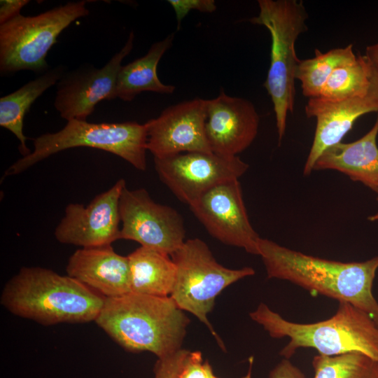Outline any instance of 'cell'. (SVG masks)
Listing matches in <instances>:
<instances>
[{"instance_id": "23", "label": "cell", "mask_w": 378, "mask_h": 378, "mask_svg": "<svg viewBox=\"0 0 378 378\" xmlns=\"http://www.w3.org/2000/svg\"><path fill=\"white\" fill-rule=\"evenodd\" d=\"M374 64L364 55L337 67L330 76L319 97L340 100L365 94L371 85Z\"/></svg>"}, {"instance_id": "19", "label": "cell", "mask_w": 378, "mask_h": 378, "mask_svg": "<svg viewBox=\"0 0 378 378\" xmlns=\"http://www.w3.org/2000/svg\"><path fill=\"white\" fill-rule=\"evenodd\" d=\"M174 33L154 43L143 57L121 66L117 77L115 95L130 102L142 92L172 94L174 85L162 83L158 77L157 66L165 52L172 46Z\"/></svg>"}, {"instance_id": "27", "label": "cell", "mask_w": 378, "mask_h": 378, "mask_svg": "<svg viewBox=\"0 0 378 378\" xmlns=\"http://www.w3.org/2000/svg\"><path fill=\"white\" fill-rule=\"evenodd\" d=\"M214 372L208 361H203L200 351H190L181 378H211Z\"/></svg>"}, {"instance_id": "9", "label": "cell", "mask_w": 378, "mask_h": 378, "mask_svg": "<svg viewBox=\"0 0 378 378\" xmlns=\"http://www.w3.org/2000/svg\"><path fill=\"white\" fill-rule=\"evenodd\" d=\"M119 211L120 239L132 240L171 256L184 243L183 218L174 208L156 203L144 188H123Z\"/></svg>"}, {"instance_id": "22", "label": "cell", "mask_w": 378, "mask_h": 378, "mask_svg": "<svg viewBox=\"0 0 378 378\" xmlns=\"http://www.w3.org/2000/svg\"><path fill=\"white\" fill-rule=\"evenodd\" d=\"M356 56L353 51V44H349L326 52L316 49L314 57L300 59L295 79L300 82L303 95L309 99L319 97L333 71L337 67L354 61Z\"/></svg>"}, {"instance_id": "8", "label": "cell", "mask_w": 378, "mask_h": 378, "mask_svg": "<svg viewBox=\"0 0 378 378\" xmlns=\"http://www.w3.org/2000/svg\"><path fill=\"white\" fill-rule=\"evenodd\" d=\"M86 1H70L34 16L21 14L0 24V72L29 70L43 74L46 57L71 22L89 14Z\"/></svg>"}, {"instance_id": "11", "label": "cell", "mask_w": 378, "mask_h": 378, "mask_svg": "<svg viewBox=\"0 0 378 378\" xmlns=\"http://www.w3.org/2000/svg\"><path fill=\"white\" fill-rule=\"evenodd\" d=\"M189 206L213 237L226 245L259 255L261 237L249 220L239 179L214 186Z\"/></svg>"}, {"instance_id": "4", "label": "cell", "mask_w": 378, "mask_h": 378, "mask_svg": "<svg viewBox=\"0 0 378 378\" xmlns=\"http://www.w3.org/2000/svg\"><path fill=\"white\" fill-rule=\"evenodd\" d=\"M273 338H289L279 355L290 359L300 348H312L318 354L336 356L361 353L378 361V326L365 312L341 302L335 314L328 319L300 323L288 321L260 303L249 314Z\"/></svg>"}, {"instance_id": "1", "label": "cell", "mask_w": 378, "mask_h": 378, "mask_svg": "<svg viewBox=\"0 0 378 378\" xmlns=\"http://www.w3.org/2000/svg\"><path fill=\"white\" fill-rule=\"evenodd\" d=\"M259 255L268 279L288 281L312 294L344 302L367 313L378 326V302L372 286L378 255L362 262L327 260L260 238Z\"/></svg>"}, {"instance_id": "12", "label": "cell", "mask_w": 378, "mask_h": 378, "mask_svg": "<svg viewBox=\"0 0 378 378\" xmlns=\"http://www.w3.org/2000/svg\"><path fill=\"white\" fill-rule=\"evenodd\" d=\"M134 38L132 31L124 46L103 67L85 64L64 74L57 83L54 102L62 118L86 120L99 102L116 98L118 74L122 60L133 48Z\"/></svg>"}, {"instance_id": "25", "label": "cell", "mask_w": 378, "mask_h": 378, "mask_svg": "<svg viewBox=\"0 0 378 378\" xmlns=\"http://www.w3.org/2000/svg\"><path fill=\"white\" fill-rule=\"evenodd\" d=\"M189 353L181 349L169 356L158 358L153 368L154 378H181Z\"/></svg>"}, {"instance_id": "16", "label": "cell", "mask_w": 378, "mask_h": 378, "mask_svg": "<svg viewBox=\"0 0 378 378\" xmlns=\"http://www.w3.org/2000/svg\"><path fill=\"white\" fill-rule=\"evenodd\" d=\"M260 118L248 99L219 94L207 99L205 134L212 153L226 157L237 156L255 139Z\"/></svg>"}, {"instance_id": "17", "label": "cell", "mask_w": 378, "mask_h": 378, "mask_svg": "<svg viewBox=\"0 0 378 378\" xmlns=\"http://www.w3.org/2000/svg\"><path fill=\"white\" fill-rule=\"evenodd\" d=\"M66 271L106 298L131 292L128 257L117 253L111 245L78 249L69 257Z\"/></svg>"}, {"instance_id": "31", "label": "cell", "mask_w": 378, "mask_h": 378, "mask_svg": "<svg viewBox=\"0 0 378 378\" xmlns=\"http://www.w3.org/2000/svg\"><path fill=\"white\" fill-rule=\"evenodd\" d=\"M375 193L377 194V200L378 201V188H377V191L375 192ZM368 219L370 222L378 221V211L376 212L375 214H372V215L369 216Z\"/></svg>"}, {"instance_id": "3", "label": "cell", "mask_w": 378, "mask_h": 378, "mask_svg": "<svg viewBox=\"0 0 378 378\" xmlns=\"http://www.w3.org/2000/svg\"><path fill=\"white\" fill-rule=\"evenodd\" d=\"M105 298L66 275L24 267L5 284L1 304L11 314L41 325L95 321Z\"/></svg>"}, {"instance_id": "7", "label": "cell", "mask_w": 378, "mask_h": 378, "mask_svg": "<svg viewBox=\"0 0 378 378\" xmlns=\"http://www.w3.org/2000/svg\"><path fill=\"white\" fill-rule=\"evenodd\" d=\"M171 258L176 267V276L170 297L181 309L195 315L206 325L220 347L225 351L207 315L223 289L255 274V270L250 267L234 270L221 265L207 244L198 238L186 240Z\"/></svg>"}, {"instance_id": "10", "label": "cell", "mask_w": 378, "mask_h": 378, "mask_svg": "<svg viewBox=\"0 0 378 378\" xmlns=\"http://www.w3.org/2000/svg\"><path fill=\"white\" fill-rule=\"evenodd\" d=\"M154 165L162 182L188 206L214 186L239 179L249 167L239 156L202 152L154 158Z\"/></svg>"}, {"instance_id": "15", "label": "cell", "mask_w": 378, "mask_h": 378, "mask_svg": "<svg viewBox=\"0 0 378 378\" xmlns=\"http://www.w3.org/2000/svg\"><path fill=\"white\" fill-rule=\"evenodd\" d=\"M304 111L307 118L316 120L313 142L303 169L304 175L307 176L314 171L320 155L329 147L342 142L358 118L378 112V66L374 64L371 85L365 94L340 100L310 98Z\"/></svg>"}, {"instance_id": "13", "label": "cell", "mask_w": 378, "mask_h": 378, "mask_svg": "<svg viewBox=\"0 0 378 378\" xmlns=\"http://www.w3.org/2000/svg\"><path fill=\"white\" fill-rule=\"evenodd\" d=\"M125 186V181L120 178L87 206L69 204L55 230L56 239L81 248L109 246L120 239L119 203Z\"/></svg>"}, {"instance_id": "26", "label": "cell", "mask_w": 378, "mask_h": 378, "mask_svg": "<svg viewBox=\"0 0 378 378\" xmlns=\"http://www.w3.org/2000/svg\"><path fill=\"white\" fill-rule=\"evenodd\" d=\"M167 2L175 12L178 30L181 27L182 20L191 10L203 13H213L216 10V2L214 0H169Z\"/></svg>"}, {"instance_id": "29", "label": "cell", "mask_w": 378, "mask_h": 378, "mask_svg": "<svg viewBox=\"0 0 378 378\" xmlns=\"http://www.w3.org/2000/svg\"><path fill=\"white\" fill-rule=\"evenodd\" d=\"M29 0H1L0 1V24L6 23L20 15L21 9Z\"/></svg>"}, {"instance_id": "21", "label": "cell", "mask_w": 378, "mask_h": 378, "mask_svg": "<svg viewBox=\"0 0 378 378\" xmlns=\"http://www.w3.org/2000/svg\"><path fill=\"white\" fill-rule=\"evenodd\" d=\"M64 68L63 65H58L48 69L0 99V125L11 132L18 139V149L22 157L31 153L26 144L27 137L23 133L24 118L34 101L47 89L58 83L66 72Z\"/></svg>"}, {"instance_id": "18", "label": "cell", "mask_w": 378, "mask_h": 378, "mask_svg": "<svg viewBox=\"0 0 378 378\" xmlns=\"http://www.w3.org/2000/svg\"><path fill=\"white\" fill-rule=\"evenodd\" d=\"M377 136L378 115L372 128L358 140L327 148L315 162L314 171H338L375 192L378 188Z\"/></svg>"}, {"instance_id": "30", "label": "cell", "mask_w": 378, "mask_h": 378, "mask_svg": "<svg viewBox=\"0 0 378 378\" xmlns=\"http://www.w3.org/2000/svg\"><path fill=\"white\" fill-rule=\"evenodd\" d=\"M365 55L371 61V62L378 66V42L375 44L369 46L365 49Z\"/></svg>"}, {"instance_id": "14", "label": "cell", "mask_w": 378, "mask_h": 378, "mask_svg": "<svg viewBox=\"0 0 378 378\" xmlns=\"http://www.w3.org/2000/svg\"><path fill=\"white\" fill-rule=\"evenodd\" d=\"M207 99L195 98L165 108L146 122L147 150L157 158L183 152L212 153L205 134Z\"/></svg>"}, {"instance_id": "20", "label": "cell", "mask_w": 378, "mask_h": 378, "mask_svg": "<svg viewBox=\"0 0 378 378\" xmlns=\"http://www.w3.org/2000/svg\"><path fill=\"white\" fill-rule=\"evenodd\" d=\"M131 292L156 297H169L173 291L176 267L171 256L140 246L127 255Z\"/></svg>"}, {"instance_id": "2", "label": "cell", "mask_w": 378, "mask_h": 378, "mask_svg": "<svg viewBox=\"0 0 378 378\" xmlns=\"http://www.w3.org/2000/svg\"><path fill=\"white\" fill-rule=\"evenodd\" d=\"M95 323L125 350L162 358L182 349L190 320L170 296L130 292L105 298Z\"/></svg>"}, {"instance_id": "6", "label": "cell", "mask_w": 378, "mask_h": 378, "mask_svg": "<svg viewBox=\"0 0 378 378\" xmlns=\"http://www.w3.org/2000/svg\"><path fill=\"white\" fill-rule=\"evenodd\" d=\"M147 141L146 123L134 121L90 123L86 120H70L59 131L35 138L33 151L13 164L4 177L20 174L58 152L80 146L111 153L136 169L145 171Z\"/></svg>"}, {"instance_id": "5", "label": "cell", "mask_w": 378, "mask_h": 378, "mask_svg": "<svg viewBox=\"0 0 378 378\" xmlns=\"http://www.w3.org/2000/svg\"><path fill=\"white\" fill-rule=\"evenodd\" d=\"M258 15L248 22L265 27L271 36L270 64L264 87L273 104L280 144L288 113L294 110L295 73L300 60L295 43L307 31L308 14L302 1L258 0Z\"/></svg>"}, {"instance_id": "28", "label": "cell", "mask_w": 378, "mask_h": 378, "mask_svg": "<svg viewBox=\"0 0 378 378\" xmlns=\"http://www.w3.org/2000/svg\"><path fill=\"white\" fill-rule=\"evenodd\" d=\"M269 378H306L303 372L289 359L283 358L269 373Z\"/></svg>"}, {"instance_id": "24", "label": "cell", "mask_w": 378, "mask_h": 378, "mask_svg": "<svg viewBox=\"0 0 378 378\" xmlns=\"http://www.w3.org/2000/svg\"><path fill=\"white\" fill-rule=\"evenodd\" d=\"M312 364L313 378H378V361L361 353L318 354Z\"/></svg>"}, {"instance_id": "32", "label": "cell", "mask_w": 378, "mask_h": 378, "mask_svg": "<svg viewBox=\"0 0 378 378\" xmlns=\"http://www.w3.org/2000/svg\"><path fill=\"white\" fill-rule=\"evenodd\" d=\"M211 378H218L214 374H212Z\"/></svg>"}]
</instances>
